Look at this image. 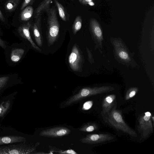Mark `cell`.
<instances>
[{"mask_svg":"<svg viewBox=\"0 0 154 154\" xmlns=\"http://www.w3.org/2000/svg\"><path fill=\"white\" fill-rule=\"evenodd\" d=\"M92 0H83L81 3L83 5H86L88 4V3Z\"/></svg>","mask_w":154,"mask_h":154,"instance_id":"f546056e","label":"cell"},{"mask_svg":"<svg viewBox=\"0 0 154 154\" xmlns=\"http://www.w3.org/2000/svg\"><path fill=\"white\" fill-rule=\"evenodd\" d=\"M20 0H7L5 5V10L12 12L15 10L18 6Z\"/></svg>","mask_w":154,"mask_h":154,"instance_id":"d6986e66","label":"cell"},{"mask_svg":"<svg viewBox=\"0 0 154 154\" xmlns=\"http://www.w3.org/2000/svg\"><path fill=\"white\" fill-rule=\"evenodd\" d=\"M113 137L109 134H88L80 140L83 143L94 144L104 143L112 140Z\"/></svg>","mask_w":154,"mask_h":154,"instance_id":"9c48e42d","label":"cell"},{"mask_svg":"<svg viewBox=\"0 0 154 154\" xmlns=\"http://www.w3.org/2000/svg\"><path fill=\"white\" fill-rule=\"evenodd\" d=\"M21 79L16 73L0 75V91L5 88L21 83Z\"/></svg>","mask_w":154,"mask_h":154,"instance_id":"7c38bea8","label":"cell"},{"mask_svg":"<svg viewBox=\"0 0 154 154\" xmlns=\"http://www.w3.org/2000/svg\"><path fill=\"white\" fill-rule=\"evenodd\" d=\"M71 132L68 128L64 127H57L45 129L40 133V136L52 137H58L69 134Z\"/></svg>","mask_w":154,"mask_h":154,"instance_id":"8fae6325","label":"cell"},{"mask_svg":"<svg viewBox=\"0 0 154 154\" xmlns=\"http://www.w3.org/2000/svg\"><path fill=\"white\" fill-rule=\"evenodd\" d=\"M25 138L22 136H10L0 137V145L16 143H24Z\"/></svg>","mask_w":154,"mask_h":154,"instance_id":"9a60e30c","label":"cell"},{"mask_svg":"<svg viewBox=\"0 0 154 154\" xmlns=\"http://www.w3.org/2000/svg\"><path fill=\"white\" fill-rule=\"evenodd\" d=\"M4 50L6 61L11 66L19 64L24 58L26 52L23 42H15L11 45H8Z\"/></svg>","mask_w":154,"mask_h":154,"instance_id":"7a4b0ae2","label":"cell"},{"mask_svg":"<svg viewBox=\"0 0 154 154\" xmlns=\"http://www.w3.org/2000/svg\"><path fill=\"white\" fill-rule=\"evenodd\" d=\"M52 0H42L36 9L34 17L42 15V14L50 8Z\"/></svg>","mask_w":154,"mask_h":154,"instance_id":"e0dca14e","label":"cell"},{"mask_svg":"<svg viewBox=\"0 0 154 154\" xmlns=\"http://www.w3.org/2000/svg\"><path fill=\"white\" fill-rule=\"evenodd\" d=\"M151 119L152 120L153 122H154V116H152V115H151Z\"/></svg>","mask_w":154,"mask_h":154,"instance_id":"d6a6232c","label":"cell"},{"mask_svg":"<svg viewBox=\"0 0 154 154\" xmlns=\"http://www.w3.org/2000/svg\"><path fill=\"white\" fill-rule=\"evenodd\" d=\"M88 4L91 6H93L94 5V4L92 1H91L89 2Z\"/></svg>","mask_w":154,"mask_h":154,"instance_id":"1f68e13d","label":"cell"},{"mask_svg":"<svg viewBox=\"0 0 154 154\" xmlns=\"http://www.w3.org/2000/svg\"><path fill=\"white\" fill-rule=\"evenodd\" d=\"M93 104L92 101H88L85 103L83 106L82 109L84 110H87L90 109Z\"/></svg>","mask_w":154,"mask_h":154,"instance_id":"484cf974","label":"cell"},{"mask_svg":"<svg viewBox=\"0 0 154 154\" xmlns=\"http://www.w3.org/2000/svg\"><path fill=\"white\" fill-rule=\"evenodd\" d=\"M57 8L60 18L63 21H67L66 13L63 5L57 0H54Z\"/></svg>","mask_w":154,"mask_h":154,"instance_id":"ffe728a7","label":"cell"},{"mask_svg":"<svg viewBox=\"0 0 154 154\" xmlns=\"http://www.w3.org/2000/svg\"><path fill=\"white\" fill-rule=\"evenodd\" d=\"M34 148L23 143L0 146V154H26L30 153Z\"/></svg>","mask_w":154,"mask_h":154,"instance_id":"8992f818","label":"cell"},{"mask_svg":"<svg viewBox=\"0 0 154 154\" xmlns=\"http://www.w3.org/2000/svg\"><path fill=\"white\" fill-rule=\"evenodd\" d=\"M82 23V20L81 16H77L75 19L72 27V32L74 35L81 29Z\"/></svg>","mask_w":154,"mask_h":154,"instance_id":"44dd1931","label":"cell"},{"mask_svg":"<svg viewBox=\"0 0 154 154\" xmlns=\"http://www.w3.org/2000/svg\"><path fill=\"white\" fill-rule=\"evenodd\" d=\"M33 9L32 7L28 6L24 8L20 14V19L22 21H26L29 20L32 16Z\"/></svg>","mask_w":154,"mask_h":154,"instance_id":"ac0fdd59","label":"cell"},{"mask_svg":"<svg viewBox=\"0 0 154 154\" xmlns=\"http://www.w3.org/2000/svg\"><path fill=\"white\" fill-rule=\"evenodd\" d=\"M114 89L113 87L109 86L84 88L78 93L71 97L66 102L65 104L70 105L87 97L109 92Z\"/></svg>","mask_w":154,"mask_h":154,"instance_id":"3957f363","label":"cell"},{"mask_svg":"<svg viewBox=\"0 0 154 154\" xmlns=\"http://www.w3.org/2000/svg\"><path fill=\"white\" fill-rule=\"evenodd\" d=\"M87 51L88 54V58L89 60L91 63H92L93 62V59L92 56V54L90 51L87 48Z\"/></svg>","mask_w":154,"mask_h":154,"instance_id":"f1b7e54d","label":"cell"},{"mask_svg":"<svg viewBox=\"0 0 154 154\" xmlns=\"http://www.w3.org/2000/svg\"><path fill=\"white\" fill-rule=\"evenodd\" d=\"M60 153L62 154H77L75 151L74 150L70 149H68L65 151L60 152Z\"/></svg>","mask_w":154,"mask_h":154,"instance_id":"83f0119b","label":"cell"},{"mask_svg":"<svg viewBox=\"0 0 154 154\" xmlns=\"http://www.w3.org/2000/svg\"><path fill=\"white\" fill-rule=\"evenodd\" d=\"M108 121L110 124L118 130H120L130 136L136 137L137 134L124 121L120 111L115 109L108 114Z\"/></svg>","mask_w":154,"mask_h":154,"instance_id":"277c9868","label":"cell"},{"mask_svg":"<svg viewBox=\"0 0 154 154\" xmlns=\"http://www.w3.org/2000/svg\"><path fill=\"white\" fill-rule=\"evenodd\" d=\"M42 15L35 17V21L32 27L33 35L38 46L41 47L43 43V37L41 27Z\"/></svg>","mask_w":154,"mask_h":154,"instance_id":"4fadbf2b","label":"cell"},{"mask_svg":"<svg viewBox=\"0 0 154 154\" xmlns=\"http://www.w3.org/2000/svg\"><path fill=\"white\" fill-rule=\"evenodd\" d=\"M83 60L79 47L76 44H75L68 57V63L71 69L75 72L81 71Z\"/></svg>","mask_w":154,"mask_h":154,"instance_id":"52a82bcc","label":"cell"},{"mask_svg":"<svg viewBox=\"0 0 154 154\" xmlns=\"http://www.w3.org/2000/svg\"><path fill=\"white\" fill-rule=\"evenodd\" d=\"M0 20L1 21L4 22L5 21V19L4 16L2 13L1 11L0 10Z\"/></svg>","mask_w":154,"mask_h":154,"instance_id":"4dcf8cb0","label":"cell"},{"mask_svg":"<svg viewBox=\"0 0 154 154\" xmlns=\"http://www.w3.org/2000/svg\"><path fill=\"white\" fill-rule=\"evenodd\" d=\"M11 105L9 100L2 102L0 104V117L4 116L9 110Z\"/></svg>","mask_w":154,"mask_h":154,"instance_id":"603a6c76","label":"cell"},{"mask_svg":"<svg viewBox=\"0 0 154 154\" xmlns=\"http://www.w3.org/2000/svg\"></svg>","mask_w":154,"mask_h":154,"instance_id":"e575fe53","label":"cell"},{"mask_svg":"<svg viewBox=\"0 0 154 154\" xmlns=\"http://www.w3.org/2000/svg\"><path fill=\"white\" fill-rule=\"evenodd\" d=\"M116 98L115 95L111 94L107 96L104 98L102 105L103 113L108 114Z\"/></svg>","mask_w":154,"mask_h":154,"instance_id":"2e32d148","label":"cell"},{"mask_svg":"<svg viewBox=\"0 0 154 154\" xmlns=\"http://www.w3.org/2000/svg\"><path fill=\"white\" fill-rule=\"evenodd\" d=\"M35 0H24L21 5L20 10H22L26 6L32 5Z\"/></svg>","mask_w":154,"mask_h":154,"instance_id":"d4e9b609","label":"cell"},{"mask_svg":"<svg viewBox=\"0 0 154 154\" xmlns=\"http://www.w3.org/2000/svg\"><path fill=\"white\" fill-rule=\"evenodd\" d=\"M8 45V42L1 38L0 36V47L5 50Z\"/></svg>","mask_w":154,"mask_h":154,"instance_id":"4316f807","label":"cell"},{"mask_svg":"<svg viewBox=\"0 0 154 154\" xmlns=\"http://www.w3.org/2000/svg\"><path fill=\"white\" fill-rule=\"evenodd\" d=\"M31 26L29 22L20 25L17 30V36L22 42H27L35 50L41 52V49L34 42L31 37L30 29Z\"/></svg>","mask_w":154,"mask_h":154,"instance_id":"ba28073f","label":"cell"},{"mask_svg":"<svg viewBox=\"0 0 154 154\" xmlns=\"http://www.w3.org/2000/svg\"><path fill=\"white\" fill-rule=\"evenodd\" d=\"M47 16V38L49 46L53 44L59 34L60 25L55 6L45 11Z\"/></svg>","mask_w":154,"mask_h":154,"instance_id":"6da1fadb","label":"cell"},{"mask_svg":"<svg viewBox=\"0 0 154 154\" xmlns=\"http://www.w3.org/2000/svg\"><path fill=\"white\" fill-rule=\"evenodd\" d=\"M151 115L150 112H146L139 118L137 129L142 138H146L153 132Z\"/></svg>","mask_w":154,"mask_h":154,"instance_id":"5b68a950","label":"cell"},{"mask_svg":"<svg viewBox=\"0 0 154 154\" xmlns=\"http://www.w3.org/2000/svg\"><path fill=\"white\" fill-rule=\"evenodd\" d=\"M91 31L95 39L101 43L103 40L102 32L97 21L94 18L91 19L90 22Z\"/></svg>","mask_w":154,"mask_h":154,"instance_id":"5bb4252c","label":"cell"},{"mask_svg":"<svg viewBox=\"0 0 154 154\" xmlns=\"http://www.w3.org/2000/svg\"><path fill=\"white\" fill-rule=\"evenodd\" d=\"M138 90V88L137 87H132L129 88L126 92L125 99L127 100L134 97L137 92Z\"/></svg>","mask_w":154,"mask_h":154,"instance_id":"cb8c5ba5","label":"cell"},{"mask_svg":"<svg viewBox=\"0 0 154 154\" xmlns=\"http://www.w3.org/2000/svg\"><path fill=\"white\" fill-rule=\"evenodd\" d=\"M98 127L94 123H88L83 126L79 129L81 131L85 132H91L97 130Z\"/></svg>","mask_w":154,"mask_h":154,"instance_id":"7402d4cb","label":"cell"},{"mask_svg":"<svg viewBox=\"0 0 154 154\" xmlns=\"http://www.w3.org/2000/svg\"><path fill=\"white\" fill-rule=\"evenodd\" d=\"M83 0H79V2H80V3H81L82 1Z\"/></svg>","mask_w":154,"mask_h":154,"instance_id":"836d02e7","label":"cell"},{"mask_svg":"<svg viewBox=\"0 0 154 154\" xmlns=\"http://www.w3.org/2000/svg\"><path fill=\"white\" fill-rule=\"evenodd\" d=\"M116 56L121 61L126 63H129L131 61L130 55L123 44L120 40H115L113 42Z\"/></svg>","mask_w":154,"mask_h":154,"instance_id":"30bf717a","label":"cell"}]
</instances>
